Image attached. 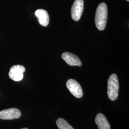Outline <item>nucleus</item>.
<instances>
[{
    "label": "nucleus",
    "instance_id": "obj_1",
    "mask_svg": "<svg viewBox=\"0 0 129 129\" xmlns=\"http://www.w3.org/2000/svg\"><path fill=\"white\" fill-rule=\"evenodd\" d=\"M108 18V8L104 3H101L97 7L95 15V24L97 29L100 31L106 27Z\"/></svg>",
    "mask_w": 129,
    "mask_h": 129
},
{
    "label": "nucleus",
    "instance_id": "obj_2",
    "mask_svg": "<svg viewBox=\"0 0 129 129\" xmlns=\"http://www.w3.org/2000/svg\"><path fill=\"white\" fill-rule=\"evenodd\" d=\"M119 82L117 76L115 74L110 76L108 80L107 94L108 98L112 101L116 100L118 97Z\"/></svg>",
    "mask_w": 129,
    "mask_h": 129
},
{
    "label": "nucleus",
    "instance_id": "obj_3",
    "mask_svg": "<svg viewBox=\"0 0 129 129\" xmlns=\"http://www.w3.org/2000/svg\"><path fill=\"white\" fill-rule=\"evenodd\" d=\"M67 87L69 91L77 98H81L83 95V90L80 85L75 79H69L67 83Z\"/></svg>",
    "mask_w": 129,
    "mask_h": 129
},
{
    "label": "nucleus",
    "instance_id": "obj_4",
    "mask_svg": "<svg viewBox=\"0 0 129 129\" xmlns=\"http://www.w3.org/2000/svg\"><path fill=\"white\" fill-rule=\"evenodd\" d=\"M84 9L83 0H75L71 10V17L75 21H78L81 17Z\"/></svg>",
    "mask_w": 129,
    "mask_h": 129
},
{
    "label": "nucleus",
    "instance_id": "obj_5",
    "mask_svg": "<svg viewBox=\"0 0 129 129\" xmlns=\"http://www.w3.org/2000/svg\"><path fill=\"white\" fill-rule=\"evenodd\" d=\"M25 69L22 65H14L10 69L9 76L10 78L15 81H20L23 79V73Z\"/></svg>",
    "mask_w": 129,
    "mask_h": 129
},
{
    "label": "nucleus",
    "instance_id": "obj_6",
    "mask_svg": "<svg viewBox=\"0 0 129 129\" xmlns=\"http://www.w3.org/2000/svg\"><path fill=\"white\" fill-rule=\"evenodd\" d=\"M21 116L20 111L16 108H10L0 111V119L4 120H14Z\"/></svg>",
    "mask_w": 129,
    "mask_h": 129
},
{
    "label": "nucleus",
    "instance_id": "obj_7",
    "mask_svg": "<svg viewBox=\"0 0 129 129\" xmlns=\"http://www.w3.org/2000/svg\"><path fill=\"white\" fill-rule=\"evenodd\" d=\"M62 58L69 66H82V62L78 57L72 53L64 52L62 55Z\"/></svg>",
    "mask_w": 129,
    "mask_h": 129
},
{
    "label": "nucleus",
    "instance_id": "obj_8",
    "mask_svg": "<svg viewBox=\"0 0 129 129\" xmlns=\"http://www.w3.org/2000/svg\"><path fill=\"white\" fill-rule=\"evenodd\" d=\"M35 15L41 25L45 27L48 25L49 23V16L47 11L44 9H38L36 11Z\"/></svg>",
    "mask_w": 129,
    "mask_h": 129
},
{
    "label": "nucleus",
    "instance_id": "obj_9",
    "mask_svg": "<svg viewBox=\"0 0 129 129\" xmlns=\"http://www.w3.org/2000/svg\"><path fill=\"white\" fill-rule=\"evenodd\" d=\"M95 123L99 129H111V126L106 117L102 113L97 114L95 118Z\"/></svg>",
    "mask_w": 129,
    "mask_h": 129
},
{
    "label": "nucleus",
    "instance_id": "obj_10",
    "mask_svg": "<svg viewBox=\"0 0 129 129\" xmlns=\"http://www.w3.org/2000/svg\"><path fill=\"white\" fill-rule=\"evenodd\" d=\"M56 123L59 129H74L66 120L62 118L58 119Z\"/></svg>",
    "mask_w": 129,
    "mask_h": 129
},
{
    "label": "nucleus",
    "instance_id": "obj_11",
    "mask_svg": "<svg viewBox=\"0 0 129 129\" xmlns=\"http://www.w3.org/2000/svg\"><path fill=\"white\" fill-rule=\"evenodd\" d=\"M28 129V128H23V129Z\"/></svg>",
    "mask_w": 129,
    "mask_h": 129
},
{
    "label": "nucleus",
    "instance_id": "obj_12",
    "mask_svg": "<svg viewBox=\"0 0 129 129\" xmlns=\"http://www.w3.org/2000/svg\"><path fill=\"white\" fill-rule=\"evenodd\" d=\"M126 1H129V0H126Z\"/></svg>",
    "mask_w": 129,
    "mask_h": 129
}]
</instances>
